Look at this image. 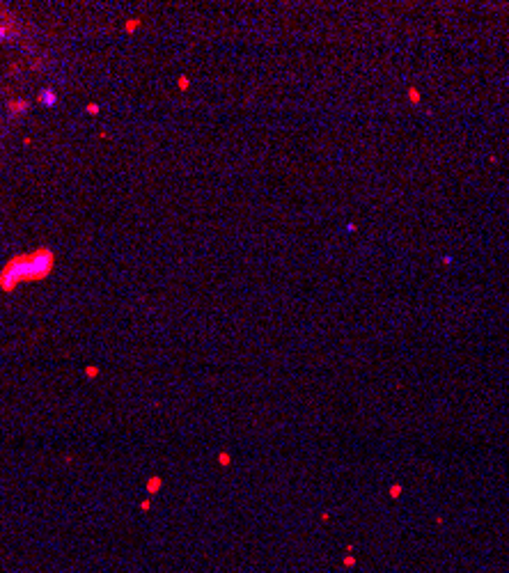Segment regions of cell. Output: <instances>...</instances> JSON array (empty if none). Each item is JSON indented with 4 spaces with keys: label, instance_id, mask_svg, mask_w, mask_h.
Wrapping results in <instances>:
<instances>
[{
    "label": "cell",
    "instance_id": "6da1fadb",
    "mask_svg": "<svg viewBox=\"0 0 509 573\" xmlns=\"http://www.w3.org/2000/svg\"><path fill=\"white\" fill-rule=\"evenodd\" d=\"M21 282H30V252L12 257L0 270V289L5 294L14 292Z\"/></svg>",
    "mask_w": 509,
    "mask_h": 573
},
{
    "label": "cell",
    "instance_id": "7a4b0ae2",
    "mask_svg": "<svg viewBox=\"0 0 509 573\" xmlns=\"http://www.w3.org/2000/svg\"><path fill=\"white\" fill-rule=\"evenodd\" d=\"M55 254L49 248H37L30 252V282H39L53 273Z\"/></svg>",
    "mask_w": 509,
    "mask_h": 573
},
{
    "label": "cell",
    "instance_id": "3957f363",
    "mask_svg": "<svg viewBox=\"0 0 509 573\" xmlns=\"http://www.w3.org/2000/svg\"><path fill=\"white\" fill-rule=\"evenodd\" d=\"M28 108H30L28 99H10L7 101V113L10 115H23V113H28Z\"/></svg>",
    "mask_w": 509,
    "mask_h": 573
},
{
    "label": "cell",
    "instance_id": "277c9868",
    "mask_svg": "<svg viewBox=\"0 0 509 573\" xmlns=\"http://www.w3.org/2000/svg\"><path fill=\"white\" fill-rule=\"evenodd\" d=\"M37 101L42 103V106H55L58 103V94H55V90H51V87H44L42 92L37 94Z\"/></svg>",
    "mask_w": 509,
    "mask_h": 573
},
{
    "label": "cell",
    "instance_id": "5b68a950",
    "mask_svg": "<svg viewBox=\"0 0 509 573\" xmlns=\"http://www.w3.org/2000/svg\"><path fill=\"white\" fill-rule=\"evenodd\" d=\"M145 488H147V493L149 495H156L158 491L163 488V477H158V475H152L149 479H147V484H145Z\"/></svg>",
    "mask_w": 509,
    "mask_h": 573
},
{
    "label": "cell",
    "instance_id": "8992f818",
    "mask_svg": "<svg viewBox=\"0 0 509 573\" xmlns=\"http://www.w3.org/2000/svg\"><path fill=\"white\" fill-rule=\"evenodd\" d=\"M140 23H142L140 19H129V21L124 23V30H126V35H133V33H136L138 28H140Z\"/></svg>",
    "mask_w": 509,
    "mask_h": 573
},
{
    "label": "cell",
    "instance_id": "52a82bcc",
    "mask_svg": "<svg viewBox=\"0 0 509 573\" xmlns=\"http://www.w3.org/2000/svg\"><path fill=\"white\" fill-rule=\"evenodd\" d=\"M229 463H232V454H229V452H218V465L227 468Z\"/></svg>",
    "mask_w": 509,
    "mask_h": 573
},
{
    "label": "cell",
    "instance_id": "ba28073f",
    "mask_svg": "<svg viewBox=\"0 0 509 573\" xmlns=\"http://www.w3.org/2000/svg\"><path fill=\"white\" fill-rule=\"evenodd\" d=\"M85 376H87V379H97V376H99V367H97V365H87V367H85Z\"/></svg>",
    "mask_w": 509,
    "mask_h": 573
},
{
    "label": "cell",
    "instance_id": "9c48e42d",
    "mask_svg": "<svg viewBox=\"0 0 509 573\" xmlns=\"http://www.w3.org/2000/svg\"><path fill=\"white\" fill-rule=\"evenodd\" d=\"M177 87L181 90V92H186V90L190 87V81H188L186 76H179V78H177Z\"/></svg>",
    "mask_w": 509,
    "mask_h": 573
},
{
    "label": "cell",
    "instance_id": "30bf717a",
    "mask_svg": "<svg viewBox=\"0 0 509 573\" xmlns=\"http://www.w3.org/2000/svg\"><path fill=\"white\" fill-rule=\"evenodd\" d=\"M14 35V30H12L10 26H0V39H7V37H12Z\"/></svg>",
    "mask_w": 509,
    "mask_h": 573
},
{
    "label": "cell",
    "instance_id": "8fae6325",
    "mask_svg": "<svg viewBox=\"0 0 509 573\" xmlns=\"http://www.w3.org/2000/svg\"><path fill=\"white\" fill-rule=\"evenodd\" d=\"M85 110H87V113H90V115H99V110H101V106H99V103H87V106H85Z\"/></svg>",
    "mask_w": 509,
    "mask_h": 573
},
{
    "label": "cell",
    "instance_id": "7c38bea8",
    "mask_svg": "<svg viewBox=\"0 0 509 573\" xmlns=\"http://www.w3.org/2000/svg\"><path fill=\"white\" fill-rule=\"evenodd\" d=\"M408 97H411V103H417V101H420V94H417L415 87H411V90H408Z\"/></svg>",
    "mask_w": 509,
    "mask_h": 573
},
{
    "label": "cell",
    "instance_id": "4fadbf2b",
    "mask_svg": "<svg viewBox=\"0 0 509 573\" xmlns=\"http://www.w3.org/2000/svg\"><path fill=\"white\" fill-rule=\"evenodd\" d=\"M149 509H152V500H142V502H140V511H145V514H147Z\"/></svg>",
    "mask_w": 509,
    "mask_h": 573
},
{
    "label": "cell",
    "instance_id": "5bb4252c",
    "mask_svg": "<svg viewBox=\"0 0 509 573\" xmlns=\"http://www.w3.org/2000/svg\"><path fill=\"white\" fill-rule=\"evenodd\" d=\"M353 564H356V557H353V555L344 557V566H353Z\"/></svg>",
    "mask_w": 509,
    "mask_h": 573
},
{
    "label": "cell",
    "instance_id": "9a60e30c",
    "mask_svg": "<svg viewBox=\"0 0 509 573\" xmlns=\"http://www.w3.org/2000/svg\"><path fill=\"white\" fill-rule=\"evenodd\" d=\"M399 493H401V486H399V484H395V486L390 488V495H392V497H399Z\"/></svg>",
    "mask_w": 509,
    "mask_h": 573
},
{
    "label": "cell",
    "instance_id": "2e32d148",
    "mask_svg": "<svg viewBox=\"0 0 509 573\" xmlns=\"http://www.w3.org/2000/svg\"><path fill=\"white\" fill-rule=\"evenodd\" d=\"M23 145L30 147V145H33V138H28V135H26V138H23Z\"/></svg>",
    "mask_w": 509,
    "mask_h": 573
}]
</instances>
